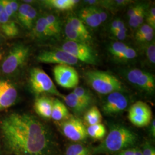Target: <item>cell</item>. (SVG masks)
Instances as JSON below:
<instances>
[{
    "label": "cell",
    "instance_id": "cell-45",
    "mask_svg": "<svg viewBox=\"0 0 155 155\" xmlns=\"http://www.w3.org/2000/svg\"><path fill=\"white\" fill-rule=\"evenodd\" d=\"M2 54L0 52V60L2 59Z\"/></svg>",
    "mask_w": 155,
    "mask_h": 155
},
{
    "label": "cell",
    "instance_id": "cell-12",
    "mask_svg": "<svg viewBox=\"0 0 155 155\" xmlns=\"http://www.w3.org/2000/svg\"><path fill=\"white\" fill-rule=\"evenodd\" d=\"M128 105L127 97L121 92H114L108 94L102 106V110L106 115H114L122 112Z\"/></svg>",
    "mask_w": 155,
    "mask_h": 155
},
{
    "label": "cell",
    "instance_id": "cell-42",
    "mask_svg": "<svg viewBox=\"0 0 155 155\" xmlns=\"http://www.w3.org/2000/svg\"><path fill=\"white\" fill-rule=\"evenodd\" d=\"M119 20L120 19H116L114 20L113 22H111L110 26V30L111 33L113 32L116 31L118 29V22H119Z\"/></svg>",
    "mask_w": 155,
    "mask_h": 155
},
{
    "label": "cell",
    "instance_id": "cell-1",
    "mask_svg": "<svg viewBox=\"0 0 155 155\" xmlns=\"http://www.w3.org/2000/svg\"><path fill=\"white\" fill-rule=\"evenodd\" d=\"M6 145L16 155H47L50 135L45 125L32 115L13 113L1 122Z\"/></svg>",
    "mask_w": 155,
    "mask_h": 155
},
{
    "label": "cell",
    "instance_id": "cell-22",
    "mask_svg": "<svg viewBox=\"0 0 155 155\" xmlns=\"http://www.w3.org/2000/svg\"><path fill=\"white\" fill-rule=\"evenodd\" d=\"M84 121L88 125L100 124L102 120V116L99 109L97 106H92L87 110L84 114Z\"/></svg>",
    "mask_w": 155,
    "mask_h": 155
},
{
    "label": "cell",
    "instance_id": "cell-41",
    "mask_svg": "<svg viewBox=\"0 0 155 155\" xmlns=\"http://www.w3.org/2000/svg\"><path fill=\"white\" fill-rule=\"evenodd\" d=\"M97 8V11L98 12L99 15H100V18H101V22H104L106 20L107 18V15L105 11H104L102 9H101V8Z\"/></svg>",
    "mask_w": 155,
    "mask_h": 155
},
{
    "label": "cell",
    "instance_id": "cell-40",
    "mask_svg": "<svg viewBox=\"0 0 155 155\" xmlns=\"http://www.w3.org/2000/svg\"><path fill=\"white\" fill-rule=\"evenodd\" d=\"M117 39H119L120 40H122L126 38L127 37V33L122 32L121 31H118L117 30L116 31L113 32V33H111Z\"/></svg>",
    "mask_w": 155,
    "mask_h": 155
},
{
    "label": "cell",
    "instance_id": "cell-15",
    "mask_svg": "<svg viewBox=\"0 0 155 155\" xmlns=\"http://www.w3.org/2000/svg\"><path fill=\"white\" fill-rule=\"evenodd\" d=\"M79 19L91 28L99 27L101 22L97 6H89L82 8L79 12Z\"/></svg>",
    "mask_w": 155,
    "mask_h": 155
},
{
    "label": "cell",
    "instance_id": "cell-25",
    "mask_svg": "<svg viewBox=\"0 0 155 155\" xmlns=\"http://www.w3.org/2000/svg\"><path fill=\"white\" fill-rule=\"evenodd\" d=\"M45 17L52 36L59 35L61 31V22L59 18L55 15L52 14L47 15Z\"/></svg>",
    "mask_w": 155,
    "mask_h": 155
},
{
    "label": "cell",
    "instance_id": "cell-6",
    "mask_svg": "<svg viewBox=\"0 0 155 155\" xmlns=\"http://www.w3.org/2000/svg\"><path fill=\"white\" fill-rule=\"evenodd\" d=\"M61 49L75 58L78 61L92 65L97 63V55L88 44L68 40L63 43Z\"/></svg>",
    "mask_w": 155,
    "mask_h": 155
},
{
    "label": "cell",
    "instance_id": "cell-2",
    "mask_svg": "<svg viewBox=\"0 0 155 155\" xmlns=\"http://www.w3.org/2000/svg\"><path fill=\"white\" fill-rule=\"evenodd\" d=\"M137 141V136L133 131L125 127L116 125L111 127L105 139L91 150V155L116 154L133 147Z\"/></svg>",
    "mask_w": 155,
    "mask_h": 155
},
{
    "label": "cell",
    "instance_id": "cell-21",
    "mask_svg": "<svg viewBox=\"0 0 155 155\" xmlns=\"http://www.w3.org/2000/svg\"><path fill=\"white\" fill-rule=\"evenodd\" d=\"M45 5L61 11L72 9L79 2L78 0H47L43 1Z\"/></svg>",
    "mask_w": 155,
    "mask_h": 155
},
{
    "label": "cell",
    "instance_id": "cell-27",
    "mask_svg": "<svg viewBox=\"0 0 155 155\" xmlns=\"http://www.w3.org/2000/svg\"><path fill=\"white\" fill-rule=\"evenodd\" d=\"M68 21L71 23L74 28L78 31L79 33L82 35L83 36L87 39L89 42L91 40V36L90 33L87 30L85 25L80 19L77 17H69Z\"/></svg>",
    "mask_w": 155,
    "mask_h": 155
},
{
    "label": "cell",
    "instance_id": "cell-23",
    "mask_svg": "<svg viewBox=\"0 0 155 155\" xmlns=\"http://www.w3.org/2000/svg\"><path fill=\"white\" fill-rule=\"evenodd\" d=\"M86 129L87 136L95 140L104 139L107 133L105 126L101 123L88 126Z\"/></svg>",
    "mask_w": 155,
    "mask_h": 155
},
{
    "label": "cell",
    "instance_id": "cell-24",
    "mask_svg": "<svg viewBox=\"0 0 155 155\" xmlns=\"http://www.w3.org/2000/svg\"><path fill=\"white\" fill-rule=\"evenodd\" d=\"M64 32L66 35L67 38L69 39L70 41L83 43L87 44L89 41L86 39L82 35L79 33L74 27H72L71 23L68 20L64 28Z\"/></svg>",
    "mask_w": 155,
    "mask_h": 155
},
{
    "label": "cell",
    "instance_id": "cell-39",
    "mask_svg": "<svg viewBox=\"0 0 155 155\" xmlns=\"http://www.w3.org/2000/svg\"><path fill=\"white\" fill-rule=\"evenodd\" d=\"M9 4L11 6L12 9L13 11V12L15 15V18H17V12L18 10V8H19V4L17 1H14V0H9Z\"/></svg>",
    "mask_w": 155,
    "mask_h": 155
},
{
    "label": "cell",
    "instance_id": "cell-8",
    "mask_svg": "<svg viewBox=\"0 0 155 155\" xmlns=\"http://www.w3.org/2000/svg\"><path fill=\"white\" fill-rule=\"evenodd\" d=\"M56 83L65 89H75L79 83V76L76 69L70 65H56L53 69Z\"/></svg>",
    "mask_w": 155,
    "mask_h": 155
},
{
    "label": "cell",
    "instance_id": "cell-5",
    "mask_svg": "<svg viewBox=\"0 0 155 155\" xmlns=\"http://www.w3.org/2000/svg\"><path fill=\"white\" fill-rule=\"evenodd\" d=\"M29 52V48L24 45H18L13 47L2 64V72L11 74L15 72L26 61Z\"/></svg>",
    "mask_w": 155,
    "mask_h": 155
},
{
    "label": "cell",
    "instance_id": "cell-30",
    "mask_svg": "<svg viewBox=\"0 0 155 155\" xmlns=\"http://www.w3.org/2000/svg\"><path fill=\"white\" fill-rule=\"evenodd\" d=\"M72 93L87 105L90 106L92 102V95L87 89L82 87H77L74 89Z\"/></svg>",
    "mask_w": 155,
    "mask_h": 155
},
{
    "label": "cell",
    "instance_id": "cell-16",
    "mask_svg": "<svg viewBox=\"0 0 155 155\" xmlns=\"http://www.w3.org/2000/svg\"><path fill=\"white\" fill-rule=\"evenodd\" d=\"M54 100L49 97L42 96L38 97L35 102L34 109L40 116L46 119L51 118Z\"/></svg>",
    "mask_w": 155,
    "mask_h": 155
},
{
    "label": "cell",
    "instance_id": "cell-37",
    "mask_svg": "<svg viewBox=\"0 0 155 155\" xmlns=\"http://www.w3.org/2000/svg\"><path fill=\"white\" fill-rule=\"evenodd\" d=\"M141 151L143 155H155L154 147L148 142H147L144 144Z\"/></svg>",
    "mask_w": 155,
    "mask_h": 155
},
{
    "label": "cell",
    "instance_id": "cell-31",
    "mask_svg": "<svg viewBox=\"0 0 155 155\" xmlns=\"http://www.w3.org/2000/svg\"><path fill=\"white\" fill-rule=\"evenodd\" d=\"M145 54L150 63L155 64V44L154 40L150 41V43L146 46Z\"/></svg>",
    "mask_w": 155,
    "mask_h": 155
},
{
    "label": "cell",
    "instance_id": "cell-14",
    "mask_svg": "<svg viewBox=\"0 0 155 155\" xmlns=\"http://www.w3.org/2000/svg\"><path fill=\"white\" fill-rule=\"evenodd\" d=\"M17 18L24 28L31 29L36 21L37 11L30 4L22 3L19 6Z\"/></svg>",
    "mask_w": 155,
    "mask_h": 155
},
{
    "label": "cell",
    "instance_id": "cell-32",
    "mask_svg": "<svg viewBox=\"0 0 155 155\" xmlns=\"http://www.w3.org/2000/svg\"><path fill=\"white\" fill-rule=\"evenodd\" d=\"M152 33H155V29L150 27L148 24H144L143 25H141L137 29V31H136L135 38L136 39H137L144 35Z\"/></svg>",
    "mask_w": 155,
    "mask_h": 155
},
{
    "label": "cell",
    "instance_id": "cell-3",
    "mask_svg": "<svg viewBox=\"0 0 155 155\" xmlns=\"http://www.w3.org/2000/svg\"><path fill=\"white\" fill-rule=\"evenodd\" d=\"M85 79L89 86L100 94L121 92L124 89L122 83L117 78L105 71L89 70L85 73Z\"/></svg>",
    "mask_w": 155,
    "mask_h": 155
},
{
    "label": "cell",
    "instance_id": "cell-29",
    "mask_svg": "<svg viewBox=\"0 0 155 155\" xmlns=\"http://www.w3.org/2000/svg\"><path fill=\"white\" fill-rule=\"evenodd\" d=\"M128 45L121 41H116L111 44L109 48L111 55L117 59L120 60L128 48Z\"/></svg>",
    "mask_w": 155,
    "mask_h": 155
},
{
    "label": "cell",
    "instance_id": "cell-28",
    "mask_svg": "<svg viewBox=\"0 0 155 155\" xmlns=\"http://www.w3.org/2000/svg\"><path fill=\"white\" fill-rule=\"evenodd\" d=\"M66 155H91V150L81 143L69 145L66 150Z\"/></svg>",
    "mask_w": 155,
    "mask_h": 155
},
{
    "label": "cell",
    "instance_id": "cell-13",
    "mask_svg": "<svg viewBox=\"0 0 155 155\" xmlns=\"http://www.w3.org/2000/svg\"><path fill=\"white\" fill-rule=\"evenodd\" d=\"M17 98L16 87L9 81L0 80V110L14 105Z\"/></svg>",
    "mask_w": 155,
    "mask_h": 155
},
{
    "label": "cell",
    "instance_id": "cell-34",
    "mask_svg": "<svg viewBox=\"0 0 155 155\" xmlns=\"http://www.w3.org/2000/svg\"><path fill=\"white\" fill-rule=\"evenodd\" d=\"M146 21L147 24L150 25V27L155 29V8L152 7L150 9L148 13L146 14Z\"/></svg>",
    "mask_w": 155,
    "mask_h": 155
},
{
    "label": "cell",
    "instance_id": "cell-9",
    "mask_svg": "<svg viewBox=\"0 0 155 155\" xmlns=\"http://www.w3.org/2000/svg\"><path fill=\"white\" fill-rule=\"evenodd\" d=\"M128 118L137 127H146L152 120V111L150 106L142 101H137L130 106Z\"/></svg>",
    "mask_w": 155,
    "mask_h": 155
},
{
    "label": "cell",
    "instance_id": "cell-33",
    "mask_svg": "<svg viewBox=\"0 0 155 155\" xmlns=\"http://www.w3.org/2000/svg\"><path fill=\"white\" fill-rule=\"evenodd\" d=\"M116 155H143L141 150L137 147H131L125 150H122Z\"/></svg>",
    "mask_w": 155,
    "mask_h": 155
},
{
    "label": "cell",
    "instance_id": "cell-18",
    "mask_svg": "<svg viewBox=\"0 0 155 155\" xmlns=\"http://www.w3.org/2000/svg\"><path fill=\"white\" fill-rule=\"evenodd\" d=\"M63 100H64L66 105L77 114L82 113L89 106V105L80 100L72 92L64 96Z\"/></svg>",
    "mask_w": 155,
    "mask_h": 155
},
{
    "label": "cell",
    "instance_id": "cell-43",
    "mask_svg": "<svg viewBox=\"0 0 155 155\" xmlns=\"http://www.w3.org/2000/svg\"><path fill=\"white\" fill-rule=\"evenodd\" d=\"M150 134H151L152 137H155V119H152L150 122Z\"/></svg>",
    "mask_w": 155,
    "mask_h": 155
},
{
    "label": "cell",
    "instance_id": "cell-4",
    "mask_svg": "<svg viewBox=\"0 0 155 155\" xmlns=\"http://www.w3.org/2000/svg\"><path fill=\"white\" fill-rule=\"evenodd\" d=\"M29 83L33 93L40 94L49 93L64 99V96L58 90L51 78L45 71L38 67L33 68L30 71Z\"/></svg>",
    "mask_w": 155,
    "mask_h": 155
},
{
    "label": "cell",
    "instance_id": "cell-7",
    "mask_svg": "<svg viewBox=\"0 0 155 155\" xmlns=\"http://www.w3.org/2000/svg\"><path fill=\"white\" fill-rule=\"evenodd\" d=\"M61 132L67 139L79 142L87 137V129L81 120L76 117H68L61 124Z\"/></svg>",
    "mask_w": 155,
    "mask_h": 155
},
{
    "label": "cell",
    "instance_id": "cell-17",
    "mask_svg": "<svg viewBox=\"0 0 155 155\" xmlns=\"http://www.w3.org/2000/svg\"><path fill=\"white\" fill-rule=\"evenodd\" d=\"M0 28L8 37H15L18 34V29L15 22L5 12L0 14Z\"/></svg>",
    "mask_w": 155,
    "mask_h": 155
},
{
    "label": "cell",
    "instance_id": "cell-44",
    "mask_svg": "<svg viewBox=\"0 0 155 155\" xmlns=\"http://www.w3.org/2000/svg\"><path fill=\"white\" fill-rule=\"evenodd\" d=\"M3 12H4V7L3 5L1 2V0H0V14L2 13Z\"/></svg>",
    "mask_w": 155,
    "mask_h": 155
},
{
    "label": "cell",
    "instance_id": "cell-10",
    "mask_svg": "<svg viewBox=\"0 0 155 155\" xmlns=\"http://www.w3.org/2000/svg\"><path fill=\"white\" fill-rule=\"evenodd\" d=\"M127 78L130 83L149 94L154 93L155 79L153 75L144 70L134 68L127 73Z\"/></svg>",
    "mask_w": 155,
    "mask_h": 155
},
{
    "label": "cell",
    "instance_id": "cell-38",
    "mask_svg": "<svg viewBox=\"0 0 155 155\" xmlns=\"http://www.w3.org/2000/svg\"><path fill=\"white\" fill-rule=\"evenodd\" d=\"M155 33H149L147 35H144L141 37L136 39V40L141 43H150L154 39Z\"/></svg>",
    "mask_w": 155,
    "mask_h": 155
},
{
    "label": "cell",
    "instance_id": "cell-11",
    "mask_svg": "<svg viewBox=\"0 0 155 155\" xmlns=\"http://www.w3.org/2000/svg\"><path fill=\"white\" fill-rule=\"evenodd\" d=\"M36 59L40 63L56 65L72 66L78 61L75 58L61 49L44 51L37 56Z\"/></svg>",
    "mask_w": 155,
    "mask_h": 155
},
{
    "label": "cell",
    "instance_id": "cell-36",
    "mask_svg": "<svg viewBox=\"0 0 155 155\" xmlns=\"http://www.w3.org/2000/svg\"><path fill=\"white\" fill-rule=\"evenodd\" d=\"M1 2L3 5L4 12H5L6 14L12 19L15 18L9 0H1Z\"/></svg>",
    "mask_w": 155,
    "mask_h": 155
},
{
    "label": "cell",
    "instance_id": "cell-20",
    "mask_svg": "<svg viewBox=\"0 0 155 155\" xmlns=\"http://www.w3.org/2000/svg\"><path fill=\"white\" fill-rule=\"evenodd\" d=\"M33 28L34 33L38 38H47L52 36L45 16L41 17L36 20Z\"/></svg>",
    "mask_w": 155,
    "mask_h": 155
},
{
    "label": "cell",
    "instance_id": "cell-19",
    "mask_svg": "<svg viewBox=\"0 0 155 155\" xmlns=\"http://www.w3.org/2000/svg\"><path fill=\"white\" fill-rule=\"evenodd\" d=\"M69 117V111L66 105L58 99L54 100L51 118L56 121H60L66 120Z\"/></svg>",
    "mask_w": 155,
    "mask_h": 155
},
{
    "label": "cell",
    "instance_id": "cell-26",
    "mask_svg": "<svg viewBox=\"0 0 155 155\" xmlns=\"http://www.w3.org/2000/svg\"><path fill=\"white\" fill-rule=\"evenodd\" d=\"M146 14V6L144 4H141L137 13L132 16L129 17V25L133 28L140 27L144 22Z\"/></svg>",
    "mask_w": 155,
    "mask_h": 155
},
{
    "label": "cell",
    "instance_id": "cell-35",
    "mask_svg": "<svg viewBox=\"0 0 155 155\" xmlns=\"http://www.w3.org/2000/svg\"><path fill=\"white\" fill-rule=\"evenodd\" d=\"M137 56V52L133 48L128 47L126 52L122 56L120 60L121 61H130L134 59Z\"/></svg>",
    "mask_w": 155,
    "mask_h": 155
}]
</instances>
